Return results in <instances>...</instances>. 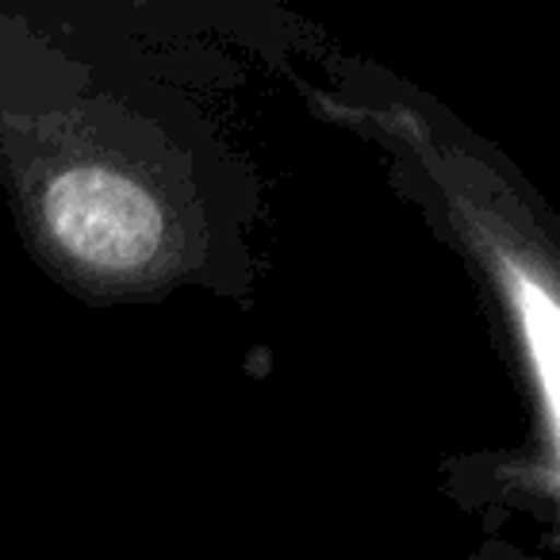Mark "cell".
Wrapping results in <instances>:
<instances>
[{
  "label": "cell",
  "instance_id": "6da1fadb",
  "mask_svg": "<svg viewBox=\"0 0 560 560\" xmlns=\"http://www.w3.org/2000/svg\"><path fill=\"white\" fill-rule=\"evenodd\" d=\"M330 119L369 135L396 154V162L430 192L453 242L472 257L488 280L491 300L503 315V335L522 369L529 419H534L541 491L557 488V365H560V300H557V246L541 219L529 211V196L503 173V162L476 150L453 124H438L434 112L411 101L338 104L315 96ZM529 472V476H534Z\"/></svg>",
  "mask_w": 560,
  "mask_h": 560
},
{
  "label": "cell",
  "instance_id": "7a4b0ae2",
  "mask_svg": "<svg viewBox=\"0 0 560 560\" xmlns=\"http://www.w3.org/2000/svg\"><path fill=\"white\" fill-rule=\"evenodd\" d=\"M27 211L43 246L78 277H158L185 238L170 196L124 154L70 150L32 173Z\"/></svg>",
  "mask_w": 560,
  "mask_h": 560
}]
</instances>
